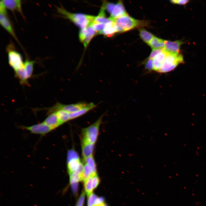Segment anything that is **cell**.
I'll return each instance as SVG.
<instances>
[{"label":"cell","instance_id":"603a6c76","mask_svg":"<svg viewBox=\"0 0 206 206\" xmlns=\"http://www.w3.org/2000/svg\"><path fill=\"white\" fill-rule=\"evenodd\" d=\"M94 175H91L84 181L85 192L86 193L88 197L91 194L92 192L93 189L92 188V182Z\"/></svg>","mask_w":206,"mask_h":206},{"label":"cell","instance_id":"8992f818","mask_svg":"<svg viewBox=\"0 0 206 206\" xmlns=\"http://www.w3.org/2000/svg\"><path fill=\"white\" fill-rule=\"evenodd\" d=\"M9 45L7 48L8 62L15 72L24 67V62L21 54Z\"/></svg>","mask_w":206,"mask_h":206},{"label":"cell","instance_id":"ac0fdd59","mask_svg":"<svg viewBox=\"0 0 206 206\" xmlns=\"http://www.w3.org/2000/svg\"><path fill=\"white\" fill-rule=\"evenodd\" d=\"M35 60H31L27 58L24 62V68L27 79L28 80L32 76Z\"/></svg>","mask_w":206,"mask_h":206},{"label":"cell","instance_id":"7c38bea8","mask_svg":"<svg viewBox=\"0 0 206 206\" xmlns=\"http://www.w3.org/2000/svg\"><path fill=\"white\" fill-rule=\"evenodd\" d=\"M183 43L181 40L174 41H165V50L168 53L179 54L181 45Z\"/></svg>","mask_w":206,"mask_h":206},{"label":"cell","instance_id":"7a4b0ae2","mask_svg":"<svg viewBox=\"0 0 206 206\" xmlns=\"http://www.w3.org/2000/svg\"><path fill=\"white\" fill-rule=\"evenodd\" d=\"M117 32H123L142 25L144 23L128 15L114 19Z\"/></svg>","mask_w":206,"mask_h":206},{"label":"cell","instance_id":"d6a6232c","mask_svg":"<svg viewBox=\"0 0 206 206\" xmlns=\"http://www.w3.org/2000/svg\"><path fill=\"white\" fill-rule=\"evenodd\" d=\"M85 192L83 191L81 194L76 206H83L85 199Z\"/></svg>","mask_w":206,"mask_h":206},{"label":"cell","instance_id":"277c9868","mask_svg":"<svg viewBox=\"0 0 206 206\" xmlns=\"http://www.w3.org/2000/svg\"><path fill=\"white\" fill-rule=\"evenodd\" d=\"M103 116V115H102L94 123L84 129L82 141L95 144L98 137L100 126Z\"/></svg>","mask_w":206,"mask_h":206},{"label":"cell","instance_id":"5b68a950","mask_svg":"<svg viewBox=\"0 0 206 206\" xmlns=\"http://www.w3.org/2000/svg\"><path fill=\"white\" fill-rule=\"evenodd\" d=\"M89 103L79 102L69 104H64L57 103L54 106L46 109L47 115L59 110H62L69 113H72L86 107Z\"/></svg>","mask_w":206,"mask_h":206},{"label":"cell","instance_id":"4fadbf2b","mask_svg":"<svg viewBox=\"0 0 206 206\" xmlns=\"http://www.w3.org/2000/svg\"><path fill=\"white\" fill-rule=\"evenodd\" d=\"M48 116L43 122L52 130L57 128L62 124L59 120L56 112H53Z\"/></svg>","mask_w":206,"mask_h":206},{"label":"cell","instance_id":"74e56055","mask_svg":"<svg viewBox=\"0 0 206 206\" xmlns=\"http://www.w3.org/2000/svg\"><path fill=\"white\" fill-rule=\"evenodd\" d=\"M100 206H107V205L105 204L104 203L102 204Z\"/></svg>","mask_w":206,"mask_h":206},{"label":"cell","instance_id":"f1b7e54d","mask_svg":"<svg viewBox=\"0 0 206 206\" xmlns=\"http://www.w3.org/2000/svg\"><path fill=\"white\" fill-rule=\"evenodd\" d=\"M88 197V206H94L96 200L98 198L97 196L94 193H92Z\"/></svg>","mask_w":206,"mask_h":206},{"label":"cell","instance_id":"52a82bcc","mask_svg":"<svg viewBox=\"0 0 206 206\" xmlns=\"http://www.w3.org/2000/svg\"><path fill=\"white\" fill-rule=\"evenodd\" d=\"M20 128L27 130L32 134L45 135L53 130L43 122L31 126H20Z\"/></svg>","mask_w":206,"mask_h":206},{"label":"cell","instance_id":"1f68e13d","mask_svg":"<svg viewBox=\"0 0 206 206\" xmlns=\"http://www.w3.org/2000/svg\"><path fill=\"white\" fill-rule=\"evenodd\" d=\"M145 68L146 69L149 71L153 70L152 59H148L146 63Z\"/></svg>","mask_w":206,"mask_h":206},{"label":"cell","instance_id":"9c48e42d","mask_svg":"<svg viewBox=\"0 0 206 206\" xmlns=\"http://www.w3.org/2000/svg\"><path fill=\"white\" fill-rule=\"evenodd\" d=\"M7 16V15L0 14V24L2 27L20 44L15 33L13 26Z\"/></svg>","mask_w":206,"mask_h":206},{"label":"cell","instance_id":"8d00e7d4","mask_svg":"<svg viewBox=\"0 0 206 206\" xmlns=\"http://www.w3.org/2000/svg\"><path fill=\"white\" fill-rule=\"evenodd\" d=\"M71 185L73 193H77L78 190V183H73L71 184Z\"/></svg>","mask_w":206,"mask_h":206},{"label":"cell","instance_id":"44dd1931","mask_svg":"<svg viewBox=\"0 0 206 206\" xmlns=\"http://www.w3.org/2000/svg\"><path fill=\"white\" fill-rule=\"evenodd\" d=\"M140 35L143 40L148 44L154 37L151 33L146 31L144 29H140Z\"/></svg>","mask_w":206,"mask_h":206},{"label":"cell","instance_id":"83f0119b","mask_svg":"<svg viewBox=\"0 0 206 206\" xmlns=\"http://www.w3.org/2000/svg\"><path fill=\"white\" fill-rule=\"evenodd\" d=\"M70 177V182L71 184L78 183L81 181V176L78 175L74 173L69 174Z\"/></svg>","mask_w":206,"mask_h":206},{"label":"cell","instance_id":"f546056e","mask_svg":"<svg viewBox=\"0 0 206 206\" xmlns=\"http://www.w3.org/2000/svg\"><path fill=\"white\" fill-rule=\"evenodd\" d=\"M165 50L164 47L152 49V50L150 54L148 59H152L154 58L156 55L162 52Z\"/></svg>","mask_w":206,"mask_h":206},{"label":"cell","instance_id":"4dcf8cb0","mask_svg":"<svg viewBox=\"0 0 206 206\" xmlns=\"http://www.w3.org/2000/svg\"><path fill=\"white\" fill-rule=\"evenodd\" d=\"M99 179L96 174L94 176L92 180V188L93 190L97 187L99 183Z\"/></svg>","mask_w":206,"mask_h":206},{"label":"cell","instance_id":"30bf717a","mask_svg":"<svg viewBox=\"0 0 206 206\" xmlns=\"http://www.w3.org/2000/svg\"><path fill=\"white\" fill-rule=\"evenodd\" d=\"M7 9L12 11H17L23 16L22 9V2L20 0H1Z\"/></svg>","mask_w":206,"mask_h":206},{"label":"cell","instance_id":"cb8c5ba5","mask_svg":"<svg viewBox=\"0 0 206 206\" xmlns=\"http://www.w3.org/2000/svg\"><path fill=\"white\" fill-rule=\"evenodd\" d=\"M56 112L59 120L62 124L70 120L69 113L62 110H58Z\"/></svg>","mask_w":206,"mask_h":206},{"label":"cell","instance_id":"9a60e30c","mask_svg":"<svg viewBox=\"0 0 206 206\" xmlns=\"http://www.w3.org/2000/svg\"><path fill=\"white\" fill-rule=\"evenodd\" d=\"M109 19V21L106 24L104 28L100 34L110 36L117 31L114 19Z\"/></svg>","mask_w":206,"mask_h":206},{"label":"cell","instance_id":"6da1fadb","mask_svg":"<svg viewBox=\"0 0 206 206\" xmlns=\"http://www.w3.org/2000/svg\"><path fill=\"white\" fill-rule=\"evenodd\" d=\"M57 9L59 13L68 19L81 29L91 26L96 18V16L86 14L72 13L62 7H58Z\"/></svg>","mask_w":206,"mask_h":206},{"label":"cell","instance_id":"d6986e66","mask_svg":"<svg viewBox=\"0 0 206 206\" xmlns=\"http://www.w3.org/2000/svg\"><path fill=\"white\" fill-rule=\"evenodd\" d=\"M152 49L164 48L165 44V40L154 37L148 44Z\"/></svg>","mask_w":206,"mask_h":206},{"label":"cell","instance_id":"ffe728a7","mask_svg":"<svg viewBox=\"0 0 206 206\" xmlns=\"http://www.w3.org/2000/svg\"><path fill=\"white\" fill-rule=\"evenodd\" d=\"M81 163L80 158L74 159L67 162L69 174L74 172Z\"/></svg>","mask_w":206,"mask_h":206},{"label":"cell","instance_id":"484cf974","mask_svg":"<svg viewBox=\"0 0 206 206\" xmlns=\"http://www.w3.org/2000/svg\"><path fill=\"white\" fill-rule=\"evenodd\" d=\"M106 24L93 22L91 26L97 33L100 34L104 28Z\"/></svg>","mask_w":206,"mask_h":206},{"label":"cell","instance_id":"7402d4cb","mask_svg":"<svg viewBox=\"0 0 206 206\" xmlns=\"http://www.w3.org/2000/svg\"><path fill=\"white\" fill-rule=\"evenodd\" d=\"M85 164L91 169L92 174L94 175L96 174L95 162L93 155L84 159Z\"/></svg>","mask_w":206,"mask_h":206},{"label":"cell","instance_id":"e0dca14e","mask_svg":"<svg viewBox=\"0 0 206 206\" xmlns=\"http://www.w3.org/2000/svg\"><path fill=\"white\" fill-rule=\"evenodd\" d=\"M96 105L93 103H90L89 105L85 108L76 112L72 113H69L70 120L75 119L85 114L96 107Z\"/></svg>","mask_w":206,"mask_h":206},{"label":"cell","instance_id":"d590c367","mask_svg":"<svg viewBox=\"0 0 206 206\" xmlns=\"http://www.w3.org/2000/svg\"><path fill=\"white\" fill-rule=\"evenodd\" d=\"M170 1L171 3L174 4L184 5L187 3L189 1L188 0H171Z\"/></svg>","mask_w":206,"mask_h":206},{"label":"cell","instance_id":"ba28073f","mask_svg":"<svg viewBox=\"0 0 206 206\" xmlns=\"http://www.w3.org/2000/svg\"><path fill=\"white\" fill-rule=\"evenodd\" d=\"M96 33L91 26L82 28L79 33L80 41L83 43L84 46L86 47Z\"/></svg>","mask_w":206,"mask_h":206},{"label":"cell","instance_id":"5bb4252c","mask_svg":"<svg viewBox=\"0 0 206 206\" xmlns=\"http://www.w3.org/2000/svg\"><path fill=\"white\" fill-rule=\"evenodd\" d=\"M168 54L165 50L154 57L153 60V70L158 71L161 67Z\"/></svg>","mask_w":206,"mask_h":206},{"label":"cell","instance_id":"e575fe53","mask_svg":"<svg viewBox=\"0 0 206 206\" xmlns=\"http://www.w3.org/2000/svg\"><path fill=\"white\" fill-rule=\"evenodd\" d=\"M0 3V14L7 15V8L1 1Z\"/></svg>","mask_w":206,"mask_h":206},{"label":"cell","instance_id":"d4e9b609","mask_svg":"<svg viewBox=\"0 0 206 206\" xmlns=\"http://www.w3.org/2000/svg\"><path fill=\"white\" fill-rule=\"evenodd\" d=\"M92 174V171L90 167L85 164L81 176V181H84Z\"/></svg>","mask_w":206,"mask_h":206},{"label":"cell","instance_id":"4316f807","mask_svg":"<svg viewBox=\"0 0 206 206\" xmlns=\"http://www.w3.org/2000/svg\"><path fill=\"white\" fill-rule=\"evenodd\" d=\"M79 158L78 154L74 150L71 149L68 151L67 155V162L72 160Z\"/></svg>","mask_w":206,"mask_h":206},{"label":"cell","instance_id":"836d02e7","mask_svg":"<svg viewBox=\"0 0 206 206\" xmlns=\"http://www.w3.org/2000/svg\"><path fill=\"white\" fill-rule=\"evenodd\" d=\"M84 165L81 163L77 169L74 173L81 176L84 170Z\"/></svg>","mask_w":206,"mask_h":206},{"label":"cell","instance_id":"8fae6325","mask_svg":"<svg viewBox=\"0 0 206 206\" xmlns=\"http://www.w3.org/2000/svg\"><path fill=\"white\" fill-rule=\"evenodd\" d=\"M127 15L122 2L121 1L115 5L109 18L115 19Z\"/></svg>","mask_w":206,"mask_h":206},{"label":"cell","instance_id":"3957f363","mask_svg":"<svg viewBox=\"0 0 206 206\" xmlns=\"http://www.w3.org/2000/svg\"><path fill=\"white\" fill-rule=\"evenodd\" d=\"M183 62V57L182 55L168 53L161 67L157 71L161 73L169 72L173 70L179 64Z\"/></svg>","mask_w":206,"mask_h":206},{"label":"cell","instance_id":"2e32d148","mask_svg":"<svg viewBox=\"0 0 206 206\" xmlns=\"http://www.w3.org/2000/svg\"><path fill=\"white\" fill-rule=\"evenodd\" d=\"M94 144L82 141V154L84 159L93 155Z\"/></svg>","mask_w":206,"mask_h":206}]
</instances>
